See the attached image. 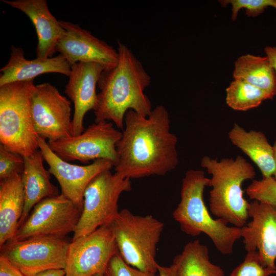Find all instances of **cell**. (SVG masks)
Wrapping results in <instances>:
<instances>
[{
  "instance_id": "cell-1",
  "label": "cell",
  "mask_w": 276,
  "mask_h": 276,
  "mask_svg": "<svg viewBox=\"0 0 276 276\" xmlns=\"http://www.w3.org/2000/svg\"><path fill=\"white\" fill-rule=\"evenodd\" d=\"M121 140L117 145L116 172L128 179L163 176L178 164L177 137L170 131L166 107L159 105L145 117L127 111Z\"/></svg>"
},
{
  "instance_id": "cell-2",
  "label": "cell",
  "mask_w": 276,
  "mask_h": 276,
  "mask_svg": "<svg viewBox=\"0 0 276 276\" xmlns=\"http://www.w3.org/2000/svg\"><path fill=\"white\" fill-rule=\"evenodd\" d=\"M119 60L116 66L105 69L99 79L100 92L94 110L95 122L110 121L123 129L125 114L132 110L145 117L152 110L144 93L151 78L131 50L118 41Z\"/></svg>"
},
{
  "instance_id": "cell-3",
  "label": "cell",
  "mask_w": 276,
  "mask_h": 276,
  "mask_svg": "<svg viewBox=\"0 0 276 276\" xmlns=\"http://www.w3.org/2000/svg\"><path fill=\"white\" fill-rule=\"evenodd\" d=\"M210 178L200 170H189L182 180L180 200L172 213L174 220L188 235L208 236L218 251L232 254L236 242L242 238V228L228 226L221 218L214 219L204 201L203 193Z\"/></svg>"
},
{
  "instance_id": "cell-4",
  "label": "cell",
  "mask_w": 276,
  "mask_h": 276,
  "mask_svg": "<svg viewBox=\"0 0 276 276\" xmlns=\"http://www.w3.org/2000/svg\"><path fill=\"white\" fill-rule=\"evenodd\" d=\"M201 166L211 175L209 186L211 213L238 227L247 224L249 203L244 198L242 183L254 179V167L243 157L224 158L218 161L208 156L201 159Z\"/></svg>"
},
{
  "instance_id": "cell-5",
  "label": "cell",
  "mask_w": 276,
  "mask_h": 276,
  "mask_svg": "<svg viewBox=\"0 0 276 276\" xmlns=\"http://www.w3.org/2000/svg\"><path fill=\"white\" fill-rule=\"evenodd\" d=\"M35 87L33 80L0 86L1 144L22 156L39 149L32 110Z\"/></svg>"
},
{
  "instance_id": "cell-6",
  "label": "cell",
  "mask_w": 276,
  "mask_h": 276,
  "mask_svg": "<svg viewBox=\"0 0 276 276\" xmlns=\"http://www.w3.org/2000/svg\"><path fill=\"white\" fill-rule=\"evenodd\" d=\"M109 225L119 254L126 263L144 272L157 273L156 250L164 227L162 221L125 209Z\"/></svg>"
},
{
  "instance_id": "cell-7",
  "label": "cell",
  "mask_w": 276,
  "mask_h": 276,
  "mask_svg": "<svg viewBox=\"0 0 276 276\" xmlns=\"http://www.w3.org/2000/svg\"><path fill=\"white\" fill-rule=\"evenodd\" d=\"M131 190L130 179L116 172L112 173L110 169L99 174L84 191L82 211L72 240L111 224L120 212V196Z\"/></svg>"
},
{
  "instance_id": "cell-8",
  "label": "cell",
  "mask_w": 276,
  "mask_h": 276,
  "mask_svg": "<svg viewBox=\"0 0 276 276\" xmlns=\"http://www.w3.org/2000/svg\"><path fill=\"white\" fill-rule=\"evenodd\" d=\"M122 132L110 121H100L89 125L77 136L48 142L51 150L66 162L78 160L87 164L104 159L114 167L118 161L117 145Z\"/></svg>"
},
{
  "instance_id": "cell-9",
  "label": "cell",
  "mask_w": 276,
  "mask_h": 276,
  "mask_svg": "<svg viewBox=\"0 0 276 276\" xmlns=\"http://www.w3.org/2000/svg\"><path fill=\"white\" fill-rule=\"evenodd\" d=\"M81 212V209L61 193L47 197L34 206L10 242L38 237L64 238L74 232Z\"/></svg>"
},
{
  "instance_id": "cell-10",
  "label": "cell",
  "mask_w": 276,
  "mask_h": 276,
  "mask_svg": "<svg viewBox=\"0 0 276 276\" xmlns=\"http://www.w3.org/2000/svg\"><path fill=\"white\" fill-rule=\"evenodd\" d=\"M70 243L64 238L33 237L7 243L0 247L1 255L25 275L50 269H64Z\"/></svg>"
},
{
  "instance_id": "cell-11",
  "label": "cell",
  "mask_w": 276,
  "mask_h": 276,
  "mask_svg": "<svg viewBox=\"0 0 276 276\" xmlns=\"http://www.w3.org/2000/svg\"><path fill=\"white\" fill-rule=\"evenodd\" d=\"M118 252L109 225L100 227L70 243L65 276L104 274L110 260Z\"/></svg>"
},
{
  "instance_id": "cell-12",
  "label": "cell",
  "mask_w": 276,
  "mask_h": 276,
  "mask_svg": "<svg viewBox=\"0 0 276 276\" xmlns=\"http://www.w3.org/2000/svg\"><path fill=\"white\" fill-rule=\"evenodd\" d=\"M71 102L49 83L36 85L32 97L35 129L53 142L73 136Z\"/></svg>"
},
{
  "instance_id": "cell-13",
  "label": "cell",
  "mask_w": 276,
  "mask_h": 276,
  "mask_svg": "<svg viewBox=\"0 0 276 276\" xmlns=\"http://www.w3.org/2000/svg\"><path fill=\"white\" fill-rule=\"evenodd\" d=\"M39 149L49 166L48 171L58 181L61 194L83 209V194L92 181L102 172L114 167L111 162L100 159L92 163L80 166L65 161L58 156L50 148L46 140L38 136Z\"/></svg>"
},
{
  "instance_id": "cell-14",
  "label": "cell",
  "mask_w": 276,
  "mask_h": 276,
  "mask_svg": "<svg viewBox=\"0 0 276 276\" xmlns=\"http://www.w3.org/2000/svg\"><path fill=\"white\" fill-rule=\"evenodd\" d=\"M60 23L64 31L56 50L71 66L78 62H95L105 69L117 65L118 50L77 24L65 21H60Z\"/></svg>"
},
{
  "instance_id": "cell-15",
  "label": "cell",
  "mask_w": 276,
  "mask_h": 276,
  "mask_svg": "<svg viewBox=\"0 0 276 276\" xmlns=\"http://www.w3.org/2000/svg\"><path fill=\"white\" fill-rule=\"evenodd\" d=\"M248 212L251 220L241 227L244 248L257 251L262 264L276 270V207L254 200Z\"/></svg>"
},
{
  "instance_id": "cell-16",
  "label": "cell",
  "mask_w": 276,
  "mask_h": 276,
  "mask_svg": "<svg viewBox=\"0 0 276 276\" xmlns=\"http://www.w3.org/2000/svg\"><path fill=\"white\" fill-rule=\"evenodd\" d=\"M104 70V66L95 62H78L71 66L65 93L74 105L72 118L73 136L83 132L85 114L96 107V85Z\"/></svg>"
},
{
  "instance_id": "cell-17",
  "label": "cell",
  "mask_w": 276,
  "mask_h": 276,
  "mask_svg": "<svg viewBox=\"0 0 276 276\" xmlns=\"http://www.w3.org/2000/svg\"><path fill=\"white\" fill-rule=\"evenodd\" d=\"M2 2L26 14L34 25L38 37L36 58L52 57L56 45L64 30L60 21L50 12L45 0H2Z\"/></svg>"
},
{
  "instance_id": "cell-18",
  "label": "cell",
  "mask_w": 276,
  "mask_h": 276,
  "mask_svg": "<svg viewBox=\"0 0 276 276\" xmlns=\"http://www.w3.org/2000/svg\"><path fill=\"white\" fill-rule=\"evenodd\" d=\"M71 70V65L60 54L46 59L28 60L25 58L21 48L12 45L8 62L0 70V86L15 82L32 80L45 73H57L69 76Z\"/></svg>"
},
{
  "instance_id": "cell-19",
  "label": "cell",
  "mask_w": 276,
  "mask_h": 276,
  "mask_svg": "<svg viewBox=\"0 0 276 276\" xmlns=\"http://www.w3.org/2000/svg\"><path fill=\"white\" fill-rule=\"evenodd\" d=\"M24 168L21 180L25 194V204L19 227L28 217L34 206L47 197L58 195L57 188L50 181V173L43 166V157L39 149L24 156Z\"/></svg>"
},
{
  "instance_id": "cell-20",
  "label": "cell",
  "mask_w": 276,
  "mask_h": 276,
  "mask_svg": "<svg viewBox=\"0 0 276 276\" xmlns=\"http://www.w3.org/2000/svg\"><path fill=\"white\" fill-rule=\"evenodd\" d=\"M24 204L21 175L16 174L1 180L0 247L14 239L18 229Z\"/></svg>"
},
{
  "instance_id": "cell-21",
  "label": "cell",
  "mask_w": 276,
  "mask_h": 276,
  "mask_svg": "<svg viewBox=\"0 0 276 276\" xmlns=\"http://www.w3.org/2000/svg\"><path fill=\"white\" fill-rule=\"evenodd\" d=\"M228 135L232 144L256 164L263 178L272 176L275 170L274 150L262 132L247 131L235 123Z\"/></svg>"
},
{
  "instance_id": "cell-22",
  "label": "cell",
  "mask_w": 276,
  "mask_h": 276,
  "mask_svg": "<svg viewBox=\"0 0 276 276\" xmlns=\"http://www.w3.org/2000/svg\"><path fill=\"white\" fill-rule=\"evenodd\" d=\"M233 78H239L268 93L276 95V74L267 57L242 55L235 62Z\"/></svg>"
},
{
  "instance_id": "cell-23",
  "label": "cell",
  "mask_w": 276,
  "mask_h": 276,
  "mask_svg": "<svg viewBox=\"0 0 276 276\" xmlns=\"http://www.w3.org/2000/svg\"><path fill=\"white\" fill-rule=\"evenodd\" d=\"M173 263L180 276H225L222 268L211 262L208 247L199 240L188 242Z\"/></svg>"
},
{
  "instance_id": "cell-24",
  "label": "cell",
  "mask_w": 276,
  "mask_h": 276,
  "mask_svg": "<svg viewBox=\"0 0 276 276\" xmlns=\"http://www.w3.org/2000/svg\"><path fill=\"white\" fill-rule=\"evenodd\" d=\"M226 92L227 105L239 111L257 107L263 101L273 98L268 93L239 78L234 79Z\"/></svg>"
},
{
  "instance_id": "cell-25",
  "label": "cell",
  "mask_w": 276,
  "mask_h": 276,
  "mask_svg": "<svg viewBox=\"0 0 276 276\" xmlns=\"http://www.w3.org/2000/svg\"><path fill=\"white\" fill-rule=\"evenodd\" d=\"M245 192L250 199L276 207V180L273 176L253 179Z\"/></svg>"
},
{
  "instance_id": "cell-26",
  "label": "cell",
  "mask_w": 276,
  "mask_h": 276,
  "mask_svg": "<svg viewBox=\"0 0 276 276\" xmlns=\"http://www.w3.org/2000/svg\"><path fill=\"white\" fill-rule=\"evenodd\" d=\"M222 7L232 5V19L235 20L239 10L245 9L249 17H256L262 13L268 7L276 10V0H221L219 1Z\"/></svg>"
},
{
  "instance_id": "cell-27",
  "label": "cell",
  "mask_w": 276,
  "mask_h": 276,
  "mask_svg": "<svg viewBox=\"0 0 276 276\" xmlns=\"http://www.w3.org/2000/svg\"><path fill=\"white\" fill-rule=\"evenodd\" d=\"M276 270L264 267L257 251H247L245 258L229 276H271Z\"/></svg>"
},
{
  "instance_id": "cell-28",
  "label": "cell",
  "mask_w": 276,
  "mask_h": 276,
  "mask_svg": "<svg viewBox=\"0 0 276 276\" xmlns=\"http://www.w3.org/2000/svg\"><path fill=\"white\" fill-rule=\"evenodd\" d=\"M24 168V158L4 146L0 145V180H2L16 174L21 175Z\"/></svg>"
},
{
  "instance_id": "cell-29",
  "label": "cell",
  "mask_w": 276,
  "mask_h": 276,
  "mask_svg": "<svg viewBox=\"0 0 276 276\" xmlns=\"http://www.w3.org/2000/svg\"><path fill=\"white\" fill-rule=\"evenodd\" d=\"M105 276H159L158 274L142 271L127 263L119 252L110 260L104 273Z\"/></svg>"
},
{
  "instance_id": "cell-30",
  "label": "cell",
  "mask_w": 276,
  "mask_h": 276,
  "mask_svg": "<svg viewBox=\"0 0 276 276\" xmlns=\"http://www.w3.org/2000/svg\"><path fill=\"white\" fill-rule=\"evenodd\" d=\"M0 276H25L6 257L0 256Z\"/></svg>"
},
{
  "instance_id": "cell-31",
  "label": "cell",
  "mask_w": 276,
  "mask_h": 276,
  "mask_svg": "<svg viewBox=\"0 0 276 276\" xmlns=\"http://www.w3.org/2000/svg\"><path fill=\"white\" fill-rule=\"evenodd\" d=\"M157 273L159 276H180L176 265L174 263L169 266L158 265Z\"/></svg>"
},
{
  "instance_id": "cell-32",
  "label": "cell",
  "mask_w": 276,
  "mask_h": 276,
  "mask_svg": "<svg viewBox=\"0 0 276 276\" xmlns=\"http://www.w3.org/2000/svg\"><path fill=\"white\" fill-rule=\"evenodd\" d=\"M264 52L276 74V47H266Z\"/></svg>"
},
{
  "instance_id": "cell-33",
  "label": "cell",
  "mask_w": 276,
  "mask_h": 276,
  "mask_svg": "<svg viewBox=\"0 0 276 276\" xmlns=\"http://www.w3.org/2000/svg\"><path fill=\"white\" fill-rule=\"evenodd\" d=\"M64 269H50L25 276H65Z\"/></svg>"
},
{
  "instance_id": "cell-34",
  "label": "cell",
  "mask_w": 276,
  "mask_h": 276,
  "mask_svg": "<svg viewBox=\"0 0 276 276\" xmlns=\"http://www.w3.org/2000/svg\"><path fill=\"white\" fill-rule=\"evenodd\" d=\"M273 148L274 150V158H275V172L273 175V178L276 180V141L274 142Z\"/></svg>"
},
{
  "instance_id": "cell-35",
  "label": "cell",
  "mask_w": 276,
  "mask_h": 276,
  "mask_svg": "<svg viewBox=\"0 0 276 276\" xmlns=\"http://www.w3.org/2000/svg\"><path fill=\"white\" fill-rule=\"evenodd\" d=\"M93 276H105V275H104V274L99 273V274H96L95 275H94Z\"/></svg>"
}]
</instances>
